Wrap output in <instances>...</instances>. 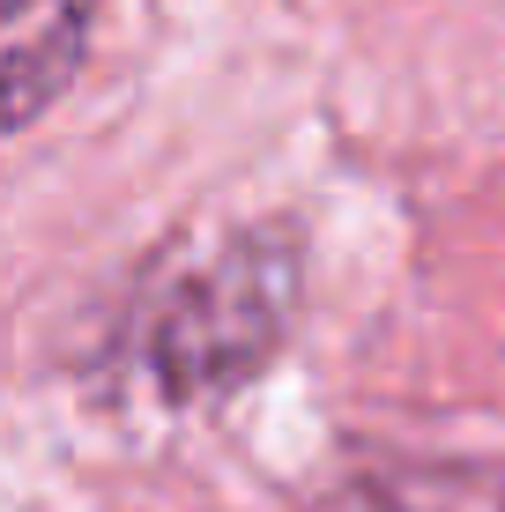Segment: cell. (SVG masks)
Masks as SVG:
<instances>
[{
    "mask_svg": "<svg viewBox=\"0 0 505 512\" xmlns=\"http://www.w3.org/2000/svg\"><path fill=\"white\" fill-rule=\"evenodd\" d=\"M335 512H505V468H424L350 490Z\"/></svg>",
    "mask_w": 505,
    "mask_h": 512,
    "instance_id": "7a4b0ae2",
    "label": "cell"
},
{
    "mask_svg": "<svg viewBox=\"0 0 505 512\" xmlns=\"http://www.w3.org/2000/svg\"><path fill=\"white\" fill-rule=\"evenodd\" d=\"M97 0H0V134H23L75 82Z\"/></svg>",
    "mask_w": 505,
    "mask_h": 512,
    "instance_id": "6da1fadb",
    "label": "cell"
}]
</instances>
